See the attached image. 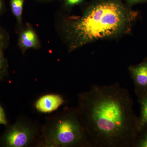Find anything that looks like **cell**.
<instances>
[{"label":"cell","instance_id":"6da1fadb","mask_svg":"<svg viewBox=\"0 0 147 147\" xmlns=\"http://www.w3.org/2000/svg\"><path fill=\"white\" fill-rule=\"evenodd\" d=\"M77 108L92 147H134L138 117L129 92L119 83L94 84L79 94Z\"/></svg>","mask_w":147,"mask_h":147},{"label":"cell","instance_id":"7a4b0ae2","mask_svg":"<svg viewBox=\"0 0 147 147\" xmlns=\"http://www.w3.org/2000/svg\"><path fill=\"white\" fill-rule=\"evenodd\" d=\"M137 15V12L128 10L115 0L103 1L92 5L67 29L69 50L128 31Z\"/></svg>","mask_w":147,"mask_h":147},{"label":"cell","instance_id":"3957f363","mask_svg":"<svg viewBox=\"0 0 147 147\" xmlns=\"http://www.w3.org/2000/svg\"><path fill=\"white\" fill-rule=\"evenodd\" d=\"M38 145L50 147H92L77 107L65 108L48 118Z\"/></svg>","mask_w":147,"mask_h":147},{"label":"cell","instance_id":"277c9868","mask_svg":"<svg viewBox=\"0 0 147 147\" xmlns=\"http://www.w3.org/2000/svg\"><path fill=\"white\" fill-rule=\"evenodd\" d=\"M39 133L35 124L22 119L8 128L3 137V143L6 147L28 146L40 139Z\"/></svg>","mask_w":147,"mask_h":147},{"label":"cell","instance_id":"5b68a950","mask_svg":"<svg viewBox=\"0 0 147 147\" xmlns=\"http://www.w3.org/2000/svg\"><path fill=\"white\" fill-rule=\"evenodd\" d=\"M138 98L147 94V58L139 64L128 67Z\"/></svg>","mask_w":147,"mask_h":147},{"label":"cell","instance_id":"8992f818","mask_svg":"<svg viewBox=\"0 0 147 147\" xmlns=\"http://www.w3.org/2000/svg\"><path fill=\"white\" fill-rule=\"evenodd\" d=\"M64 102L63 97L57 94H48L39 98L35 102L36 109L40 113H50L57 110Z\"/></svg>","mask_w":147,"mask_h":147},{"label":"cell","instance_id":"52a82bcc","mask_svg":"<svg viewBox=\"0 0 147 147\" xmlns=\"http://www.w3.org/2000/svg\"><path fill=\"white\" fill-rule=\"evenodd\" d=\"M39 40L36 34L30 27L21 32L19 38V45L23 52L28 49H36L39 46Z\"/></svg>","mask_w":147,"mask_h":147},{"label":"cell","instance_id":"ba28073f","mask_svg":"<svg viewBox=\"0 0 147 147\" xmlns=\"http://www.w3.org/2000/svg\"><path fill=\"white\" fill-rule=\"evenodd\" d=\"M140 106V115L138 117L139 133L147 127V94L138 98Z\"/></svg>","mask_w":147,"mask_h":147},{"label":"cell","instance_id":"9c48e42d","mask_svg":"<svg viewBox=\"0 0 147 147\" xmlns=\"http://www.w3.org/2000/svg\"><path fill=\"white\" fill-rule=\"evenodd\" d=\"M5 36L2 31L0 30V79L2 78L7 68L6 60L4 55L5 47Z\"/></svg>","mask_w":147,"mask_h":147},{"label":"cell","instance_id":"30bf717a","mask_svg":"<svg viewBox=\"0 0 147 147\" xmlns=\"http://www.w3.org/2000/svg\"><path fill=\"white\" fill-rule=\"evenodd\" d=\"M25 0H10L11 11L18 23L21 21Z\"/></svg>","mask_w":147,"mask_h":147},{"label":"cell","instance_id":"8fae6325","mask_svg":"<svg viewBox=\"0 0 147 147\" xmlns=\"http://www.w3.org/2000/svg\"><path fill=\"white\" fill-rule=\"evenodd\" d=\"M134 147H147V127L139 133Z\"/></svg>","mask_w":147,"mask_h":147},{"label":"cell","instance_id":"7c38bea8","mask_svg":"<svg viewBox=\"0 0 147 147\" xmlns=\"http://www.w3.org/2000/svg\"><path fill=\"white\" fill-rule=\"evenodd\" d=\"M7 124L5 114L1 106L0 105V124L6 125Z\"/></svg>","mask_w":147,"mask_h":147},{"label":"cell","instance_id":"4fadbf2b","mask_svg":"<svg viewBox=\"0 0 147 147\" xmlns=\"http://www.w3.org/2000/svg\"><path fill=\"white\" fill-rule=\"evenodd\" d=\"M66 5L68 6H73L81 3L84 0H64Z\"/></svg>","mask_w":147,"mask_h":147},{"label":"cell","instance_id":"5bb4252c","mask_svg":"<svg viewBox=\"0 0 147 147\" xmlns=\"http://www.w3.org/2000/svg\"><path fill=\"white\" fill-rule=\"evenodd\" d=\"M146 1L147 0H127V1L130 5H133L138 3L143 2Z\"/></svg>","mask_w":147,"mask_h":147},{"label":"cell","instance_id":"9a60e30c","mask_svg":"<svg viewBox=\"0 0 147 147\" xmlns=\"http://www.w3.org/2000/svg\"><path fill=\"white\" fill-rule=\"evenodd\" d=\"M3 8V0H0V14L2 11Z\"/></svg>","mask_w":147,"mask_h":147}]
</instances>
